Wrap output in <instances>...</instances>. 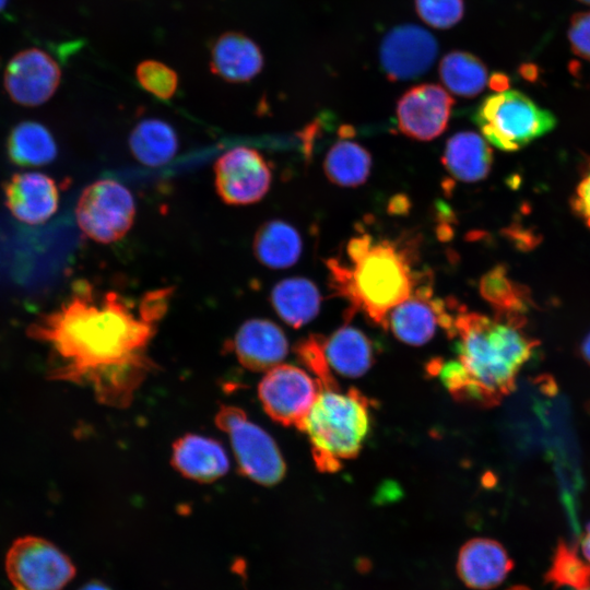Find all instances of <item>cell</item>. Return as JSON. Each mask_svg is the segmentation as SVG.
<instances>
[{"instance_id": "obj_8", "label": "cell", "mask_w": 590, "mask_h": 590, "mask_svg": "<svg viewBox=\"0 0 590 590\" xmlns=\"http://www.w3.org/2000/svg\"><path fill=\"white\" fill-rule=\"evenodd\" d=\"M5 571L14 590H61L73 579L75 567L51 542L27 535L9 548Z\"/></svg>"}, {"instance_id": "obj_10", "label": "cell", "mask_w": 590, "mask_h": 590, "mask_svg": "<svg viewBox=\"0 0 590 590\" xmlns=\"http://www.w3.org/2000/svg\"><path fill=\"white\" fill-rule=\"evenodd\" d=\"M272 173L263 155L248 146H236L222 154L214 164L215 189L229 205H248L260 201L269 191Z\"/></svg>"}, {"instance_id": "obj_4", "label": "cell", "mask_w": 590, "mask_h": 590, "mask_svg": "<svg viewBox=\"0 0 590 590\" xmlns=\"http://www.w3.org/2000/svg\"><path fill=\"white\" fill-rule=\"evenodd\" d=\"M300 430L310 440L314 461L321 472H337L342 461L356 457L369 430V401L352 388L320 389Z\"/></svg>"}, {"instance_id": "obj_25", "label": "cell", "mask_w": 590, "mask_h": 590, "mask_svg": "<svg viewBox=\"0 0 590 590\" xmlns=\"http://www.w3.org/2000/svg\"><path fill=\"white\" fill-rule=\"evenodd\" d=\"M329 366L344 377H359L371 366L374 347L371 341L357 328L341 327L324 341Z\"/></svg>"}, {"instance_id": "obj_26", "label": "cell", "mask_w": 590, "mask_h": 590, "mask_svg": "<svg viewBox=\"0 0 590 590\" xmlns=\"http://www.w3.org/2000/svg\"><path fill=\"white\" fill-rule=\"evenodd\" d=\"M129 148L141 164L157 167L167 164L178 151V137L166 121L146 118L139 121L129 135Z\"/></svg>"}, {"instance_id": "obj_37", "label": "cell", "mask_w": 590, "mask_h": 590, "mask_svg": "<svg viewBox=\"0 0 590 590\" xmlns=\"http://www.w3.org/2000/svg\"><path fill=\"white\" fill-rule=\"evenodd\" d=\"M581 357L590 365V332L585 337L580 345Z\"/></svg>"}, {"instance_id": "obj_6", "label": "cell", "mask_w": 590, "mask_h": 590, "mask_svg": "<svg viewBox=\"0 0 590 590\" xmlns=\"http://www.w3.org/2000/svg\"><path fill=\"white\" fill-rule=\"evenodd\" d=\"M215 424L227 435L243 475L264 486L275 485L284 477L285 462L275 441L240 408L222 405Z\"/></svg>"}, {"instance_id": "obj_20", "label": "cell", "mask_w": 590, "mask_h": 590, "mask_svg": "<svg viewBox=\"0 0 590 590\" xmlns=\"http://www.w3.org/2000/svg\"><path fill=\"white\" fill-rule=\"evenodd\" d=\"M441 162L457 180L476 182L489 174L493 154L484 138L472 131H462L447 141Z\"/></svg>"}, {"instance_id": "obj_31", "label": "cell", "mask_w": 590, "mask_h": 590, "mask_svg": "<svg viewBox=\"0 0 590 590\" xmlns=\"http://www.w3.org/2000/svg\"><path fill=\"white\" fill-rule=\"evenodd\" d=\"M324 341L322 335L310 334L297 344L296 354L316 376L320 389H338L339 386L327 361Z\"/></svg>"}, {"instance_id": "obj_42", "label": "cell", "mask_w": 590, "mask_h": 590, "mask_svg": "<svg viewBox=\"0 0 590 590\" xmlns=\"http://www.w3.org/2000/svg\"><path fill=\"white\" fill-rule=\"evenodd\" d=\"M586 590H590V588H589V589H586Z\"/></svg>"}, {"instance_id": "obj_13", "label": "cell", "mask_w": 590, "mask_h": 590, "mask_svg": "<svg viewBox=\"0 0 590 590\" xmlns=\"http://www.w3.org/2000/svg\"><path fill=\"white\" fill-rule=\"evenodd\" d=\"M453 104L450 94L438 84L413 86L398 101V128L411 139L433 140L447 128Z\"/></svg>"}, {"instance_id": "obj_41", "label": "cell", "mask_w": 590, "mask_h": 590, "mask_svg": "<svg viewBox=\"0 0 590 590\" xmlns=\"http://www.w3.org/2000/svg\"><path fill=\"white\" fill-rule=\"evenodd\" d=\"M579 1L590 4V0H579Z\"/></svg>"}, {"instance_id": "obj_23", "label": "cell", "mask_w": 590, "mask_h": 590, "mask_svg": "<svg viewBox=\"0 0 590 590\" xmlns=\"http://www.w3.org/2000/svg\"><path fill=\"white\" fill-rule=\"evenodd\" d=\"M270 300L285 323L299 328L318 315L321 296L312 281L294 276L278 282L271 291Z\"/></svg>"}, {"instance_id": "obj_34", "label": "cell", "mask_w": 590, "mask_h": 590, "mask_svg": "<svg viewBox=\"0 0 590 590\" xmlns=\"http://www.w3.org/2000/svg\"><path fill=\"white\" fill-rule=\"evenodd\" d=\"M574 213L590 227V158L585 165L582 177L571 199Z\"/></svg>"}, {"instance_id": "obj_22", "label": "cell", "mask_w": 590, "mask_h": 590, "mask_svg": "<svg viewBox=\"0 0 590 590\" xmlns=\"http://www.w3.org/2000/svg\"><path fill=\"white\" fill-rule=\"evenodd\" d=\"M480 293L493 306L496 318L524 326L532 298L528 287L509 278L505 266L498 264L482 276Z\"/></svg>"}, {"instance_id": "obj_36", "label": "cell", "mask_w": 590, "mask_h": 590, "mask_svg": "<svg viewBox=\"0 0 590 590\" xmlns=\"http://www.w3.org/2000/svg\"><path fill=\"white\" fill-rule=\"evenodd\" d=\"M581 550L587 562L590 564V522L581 536Z\"/></svg>"}, {"instance_id": "obj_12", "label": "cell", "mask_w": 590, "mask_h": 590, "mask_svg": "<svg viewBox=\"0 0 590 590\" xmlns=\"http://www.w3.org/2000/svg\"><path fill=\"white\" fill-rule=\"evenodd\" d=\"M437 54L430 32L415 24L398 25L381 40L380 66L391 81L414 80L430 69Z\"/></svg>"}, {"instance_id": "obj_24", "label": "cell", "mask_w": 590, "mask_h": 590, "mask_svg": "<svg viewBox=\"0 0 590 590\" xmlns=\"http://www.w3.org/2000/svg\"><path fill=\"white\" fill-rule=\"evenodd\" d=\"M303 249L298 231L282 220L264 222L256 232L252 250L257 260L270 269L294 266Z\"/></svg>"}, {"instance_id": "obj_32", "label": "cell", "mask_w": 590, "mask_h": 590, "mask_svg": "<svg viewBox=\"0 0 590 590\" xmlns=\"http://www.w3.org/2000/svg\"><path fill=\"white\" fill-rule=\"evenodd\" d=\"M415 9L426 24L446 30L460 22L464 3L463 0H415Z\"/></svg>"}, {"instance_id": "obj_39", "label": "cell", "mask_w": 590, "mask_h": 590, "mask_svg": "<svg viewBox=\"0 0 590 590\" xmlns=\"http://www.w3.org/2000/svg\"><path fill=\"white\" fill-rule=\"evenodd\" d=\"M507 590H530L528 587L524 586H514Z\"/></svg>"}, {"instance_id": "obj_21", "label": "cell", "mask_w": 590, "mask_h": 590, "mask_svg": "<svg viewBox=\"0 0 590 590\" xmlns=\"http://www.w3.org/2000/svg\"><path fill=\"white\" fill-rule=\"evenodd\" d=\"M339 134L341 138L324 157V174L332 184L341 187L363 185L370 174L371 155L363 145L350 139L353 135L351 127L342 126Z\"/></svg>"}, {"instance_id": "obj_16", "label": "cell", "mask_w": 590, "mask_h": 590, "mask_svg": "<svg viewBox=\"0 0 590 590\" xmlns=\"http://www.w3.org/2000/svg\"><path fill=\"white\" fill-rule=\"evenodd\" d=\"M514 568L506 548L488 538H474L460 548L456 569L460 580L474 590L498 587Z\"/></svg>"}, {"instance_id": "obj_19", "label": "cell", "mask_w": 590, "mask_h": 590, "mask_svg": "<svg viewBox=\"0 0 590 590\" xmlns=\"http://www.w3.org/2000/svg\"><path fill=\"white\" fill-rule=\"evenodd\" d=\"M264 63L260 47L240 32H227L219 36L211 48V71L219 78L244 83L256 78Z\"/></svg>"}, {"instance_id": "obj_29", "label": "cell", "mask_w": 590, "mask_h": 590, "mask_svg": "<svg viewBox=\"0 0 590 590\" xmlns=\"http://www.w3.org/2000/svg\"><path fill=\"white\" fill-rule=\"evenodd\" d=\"M544 581L554 589L570 587L575 590L590 588V564L578 554L577 547L559 541L555 547Z\"/></svg>"}, {"instance_id": "obj_17", "label": "cell", "mask_w": 590, "mask_h": 590, "mask_svg": "<svg viewBox=\"0 0 590 590\" xmlns=\"http://www.w3.org/2000/svg\"><path fill=\"white\" fill-rule=\"evenodd\" d=\"M233 351L238 362L249 370H269L281 364L288 351L283 330L268 319L245 321L236 331Z\"/></svg>"}, {"instance_id": "obj_15", "label": "cell", "mask_w": 590, "mask_h": 590, "mask_svg": "<svg viewBox=\"0 0 590 590\" xmlns=\"http://www.w3.org/2000/svg\"><path fill=\"white\" fill-rule=\"evenodd\" d=\"M3 190L7 208L16 220L25 224H42L58 209L57 185L43 173H16L5 181Z\"/></svg>"}, {"instance_id": "obj_33", "label": "cell", "mask_w": 590, "mask_h": 590, "mask_svg": "<svg viewBox=\"0 0 590 590\" xmlns=\"http://www.w3.org/2000/svg\"><path fill=\"white\" fill-rule=\"evenodd\" d=\"M568 38L573 51L590 61V12L577 13L571 17Z\"/></svg>"}, {"instance_id": "obj_5", "label": "cell", "mask_w": 590, "mask_h": 590, "mask_svg": "<svg viewBox=\"0 0 590 590\" xmlns=\"http://www.w3.org/2000/svg\"><path fill=\"white\" fill-rule=\"evenodd\" d=\"M474 119L484 138L495 148L512 152L552 131L554 115L519 91H500L487 96Z\"/></svg>"}, {"instance_id": "obj_9", "label": "cell", "mask_w": 590, "mask_h": 590, "mask_svg": "<svg viewBox=\"0 0 590 590\" xmlns=\"http://www.w3.org/2000/svg\"><path fill=\"white\" fill-rule=\"evenodd\" d=\"M320 391L305 370L280 364L267 371L258 386L266 413L275 422L299 429Z\"/></svg>"}, {"instance_id": "obj_3", "label": "cell", "mask_w": 590, "mask_h": 590, "mask_svg": "<svg viewBox=\"0 0 590 590\" xmlns=\"http://www.w3.org/2000/svg\"><path fill=\"white\" fill-rule=\"evenodd\" d=\"M415 239H375L368 233L352 237L346 259L326 261L331 288L345 298L352 311H362L374 323L387 328L390 311L406 300L425 274L415 272Z\"/></svg>"}, {"instance_id": "obj_38", "label": "cell", "mask_w": 590, "mask_h": 590, "mask_svg": "<svg viewBox=\"0 0 590 590\" xmlns=\"http://www.w3.org/2000/svg\"><path fill=\"white\" fill-rule=\"evenodd\" d=\"M79 590H111L106 583L99 581V580H92L84 586H82Z\"/></svg>"}, {"instance_id": "obj_30", "label": "cell", "mask_w": 590, "mask_h": 590, "mask_svg": "<svg viewBox=\"0 0 590 590\" xmlns=\"http://www.w3.org/2000/svg\"><path fill=\"white\" fill-rule=\"evenodd\" d=\"M140 86L160 99H170L178 88V74L166 63L158 60H143L135 69Z\"/></svg>"}, {"instance_id": "obj_28", "label": "cell", "mask_w": 590, "mask_h": 590, "mask_svg": "<svg viewBox=\"0 0 590 590\" xmlns=\"http://www.w3.org/2000/svg\"><path fill=\"white\" fill-rule=\"evenodd\" d=\"M444 85L455 95L473 97L480 94L487 81V69L476 56L461 50L446 54L439 64Z\"/></svg>"}, {"instance_id": "obj_11", "label": "cell", "mask_w": 590, "mask_h": 590, "mask_svg": "<svg viewBox=\"0 0 590 590\" xmlns=\"http://www.w3.org/2000/svg\"><path fill=\"white\" fill-rule=\"evenodd\" d=\"M448 307L442 299L434 298L432 285L423 282L406 300L390 311L387 327L397 339L411 345L427 343L438 326L453 338L457 314L453 315Z\"/></svg>"}, {"instance_id": "obj_18", "label": "cell", "mask_w": 590, "mask_h": 590, "mask_svg": "<svg viewBox=\"0 0 590 590\" xmlns=\"http://www.w3.org/2000/svg\"><path fill=\"white\" fill-rule=\"evenodd\" d=\"M170 463L181 475L200 483L221 479L229 468L222 445L198 434H187L173 444Z\"/></svg>"}, {"instance_id": "obj_40", "label": "cell", "mask_w": 590, "mask_h": 590, "mask_svg": "<svg viewBox=\"0 0 590 590\" xmlns=\"http://www.w3.org/2000/svg\"><path fill=\"white\" fill-rule=\"evenodd\" d=\"M8 0H0V11L5 7Z\"/></svg>"}, {"instance_id": "obj_7", "label": "cell", "mask_w": 590, "mask_h": 590, "mask_svg": "<svg viewBox=\"0 0 590 590\" xmlns=\"http://www.w3.org/2000/svg\"><path fill=\"white\" fill-rule=\"evenodd\" d=\"M135 202L121 182L105 178L88 185L75 205V220L85 236L99 244L123 238L135 219Z\"/></svg>"}, {"instance_id": "obj_1", "label": "cell", "mask_w": 590, "mask_h": 590, "mask_svg": "<svg viewBox=\"0 0 590 590\" xmlns=\"http://www.w3.org/2000/svg\"><path fill=\"white\" fill-rule=\"evenodd\" d=\"M173 292L149 291L137 302L116 291L98 294L80 280L64 303L30 324L27 334L50 346V378L88 388L101 404L125 409L157 368L150 346Z\"/></svg>"}, {"instance_id": "obj_2", "label": "cell", "mask_w": 590, "mask_h": 590, "mask_svg": "<svg viewBox=\"0 0 590 590\" xmlns=\"http://www.w3.org/2000/svg\"><path fill=\"white\" fill-rule=\"evenodd\" d=\"M522 327L459 310L455 320L457 356L447 362L433 359L427 369L456 400L495 406L515 390L520 369L539 344Z\"/></svg>"}, {"instance_id": "obj_27", "label": "cell", "mask_w": 590, "mask_h": 590, "mask_svg": "<svg viewBox=\"0 0 590 590\" xmlns=\"http://www.w3.org/2000/svg\"><path fill=\"white\" fill-rule=\"evenodd\" d=\"M10 161L19 166H44L57 156V144L50 131L36 121H23L10 132L7 141Z\"/></svg>"}, {"instance_id": "obj_35", "label": "cell", "mask_w": 590, "mask_h": 590, "mask_svg": "<svg viewBox=\"0 0 590 590\" xmlns=\"http://www.w3.org/2000/svg\"><path fill=\"white\" fill-rule=\"evenodd\" d=\"M509 85L508 78L503 73H494L489 79V86L496 92L505 91Z\"/></svg>"}, {"instance_id": "obj_14", "label": "cell", "mask_w": 590, "mask_h": 590, "mask_svg": "<svg viewBox=\"0 0 590 590\" xmlns=\"http://www.w3.org/2000/svg\"><path fill=\"white\" fill-rule=\"evenodd\" d=\"M61 79L58 62L39 48L15 55L4 73V86L13 102L23 106H38L57 91Z\"/></svg>"}]
</instances>
